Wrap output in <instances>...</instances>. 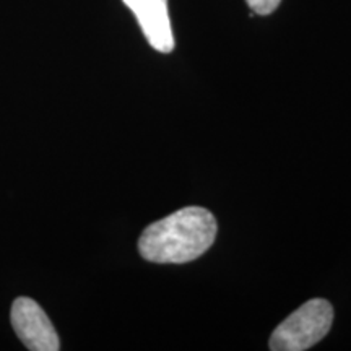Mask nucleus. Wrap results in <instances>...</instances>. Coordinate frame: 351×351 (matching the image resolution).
I'll list each match as a JSON object with an SVG mask.
<instances>
[{
  "mask_svg": "<svg viewBox=\"0 0 351 351\" xmlns=\"http://www.w3.org/2000/svg\"><path fill=\"white\" fill-rule=\"evenodd\" d=\"M218 225L204 207H186L145 228L138 251L153 263H187L212 247Z\"/></svg>",
  "mask_w": 351,
  "mask_h": 351,
  "instance_id": "1",
  "label": "nucleus"
},
{
  "mask_svg": "<svg viewBox=\"0 0 351 351\" xmlns=\"http://www.w3.org/2000/svg\"><path fill=\"white\" fill-rule=\"evenodd\" d=\"M333 307L326 300H311L275 328L270 337L271 351H304L319 343L330 330Z\"/></svg>",
  "mask_w": 351,
  "mask_h": 351,
  "instance_id": "2",
  "label": "nucleus"
},
{
  "mask_svg": "<svg viewBox=\"0 0 351 351\" xmlns=\"http://www.w3.org/2000/svg\"><path fill=\"white\" fill-rule=\"evenodd\" d=\"M10 320L19 339L28 350L57 351L60 348L56 328L36 301L29 298L13 301Z\"/></svg>",
  "mask_w": 351,
  "mask_h": 351,
  "instance_id": "3",
  "label": "nucleus"
},
{
  "mask_svg": "<svg viewBox=\"0 0 351 351\" xmlns=\"http://www.w3.org/2000/svg\"><path fill=\"white\" fill-rule=\"evenodd\" d=\"M137 19L140 28L158 52L169 54L174 49V36L171 28L168 0H122Z\"/></svg>",
  "mask_w": 351,
  "mask_h": 351,
  "instance_id": "4",
  "label": "nucleus"
},
{
  "mask_svg": "<svg viewBox=\"0 0 351 351\" xmlns=\"http://www.w3.org/2000/svg\"><path fill=\"white\" fill-rule=\"evenodd\" d=\"M251 10L257 15H270L278 8L282 0H245Z\"/></svg>",
  "mask_w": 351,
  "mask_h": 351,
  "instance_id": "5",
  "label": "nucleus"
}]
</instances>
